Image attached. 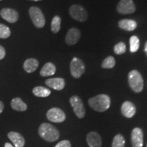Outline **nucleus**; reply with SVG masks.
<instances>
[{
	"instance_id": "f257e3e1",
	"label": "nucleus",
	"mask_w": 147,
	"mask_h": 147,
	"mask_svg": "<svg viewBox=\"0 0 147 147\" xmlns=\"http://www.w3.org/2000/svg\"><path fill=\"white\" fill-rule=\"evenodd\" d=\"M88 103L89 106L95 111L102 113L110 108L111 101L108 95L100 94L90 98Z\"/></svg>"
},
{
	"instance_id": "f03ea898",
	"label": "nucleus",
	"mask_w": 147,
	"mask_h": 147,
	"mask_svg": "<svg viewBox=\"0 0 147 147\" xmlns=\"http://www.w3.org/2000/svg\"><path fill=\"white\" fill-rule=\"evenodd\" d=\"M38 133L42 138L48 142H55L59 138V132L57 129L47 123L41 124L38 129Z\"/></svg>"
},
{
	"instance_id": "7ed1b4c3",
	"label": "nucleus",
	"mask_w": 147,
	"mask_h": 147,
	"mask_svg": "<svg viewBox=\"0 0 147 147\" xmlns=\"http://www.w3.org/2000/svg\"><path fill=\"white\" fill-rule=\"evenodd\" d=\"M128 82L129 87L136 93H140L144 87V81L142 75L138 71L134 69L128 74Z\"/></svg>"
},
{
	"instance_id": "20e7f679",
	"label": "nucleus",
	"mask_w": 147,
	"mask_h": 147,
	"mask_svg": "<svg viewBox=\"0 0 147 147\" xmlns=\"http://www.w3.org/2000/svg\"><path fill=\"white\" fill-rule=\"evenodd\" d=\"M29 16L34 25L38 28H42L45 25V17L42 10L36 6L31 7L29 10Z\"/></svg>"
},
{
	"instance_id": "39448f33",
	"label": "nucleus",
	"mask_w": 147,
	"mask_h": 147,
	"mask_svg": "<svg viewBox=\"0 0 147 147\" xmlns=\"http://www.w3.org/2000/svg\"><path fill=\"white\" fill-rule=\"evenodd\" d=\"M69 14L71 17L76 21L80 22H84L88 18V13L86 9L82 5L74 4L69 8Z\"/></svg>"
},
{
	"instance_id": "423d86ee",
	"label": "nucleus",
	"mask_w": 147,
	"mask_h": 147,
	"mask_svg": "<svg viewBox=\"0 0 147 147\" xmlns=\"http://www.w3.org/2000/svg\"><path fill=\"white\" fill-rule=\"evenodd\" d=\"M85 71V65L80 59L74 57L70 63V72L71 76L75 78H78Z\"/></svg>"
},
{
	"instance_id": "0eeeda50",
	"label": "nucleus",
	"mask_w": 147,
	"mask_h": 147,
	"mask_svg": "<svg viewBox=\"0 0 147 147\" xmlns=\"http://www.w3.org/2000/svg\"><path fill=\"white\" fill-rule=\"evenodd\" d=\"M69 103L77 117L79 119L83 118L85 116V108L81 99L78 96L74 95L69 99Z\"/></svg>"
},
{
	"instance_id": "6e6552de",
	"label": "nucleus",
	"mask_w": 147,
	"mask_h": 147,
	"mask_svg": "<svg viewBox=\"0 0 147 147\" xmlns=\"http://www.w3.org/2000/svg\"><path fill=\"white\" fill-rule=\"evenodd\" d=\"M117 10L119 14H129L134 13L136 8L133 0H120L117 6Z\"/></svg>"
},
{
	"instance_id": "1a4fd4ad",
	"label": "nucleus",
	"mask_w": 147,
	"mask_h": 147,
	"mask_svg": "<svg viewBox=\"0 0 147 147\" xmlns=\"http://www.w3.org/2000/svg\"><path fill=\"white\" fill-rule=\"evenodd\" d=\"M47 117L53 123H62L65 120V114L62 110L58 108H53L47 112Z\"/></svg>"
},
{
	"instance_id": "9d476101",
	"label": "nucleus",
	"mask_w": 147,
	"mask_h": 147,
	"mask_svg": "<svg viewBox=\"0 0 147 147\" xmlns=\"http://www.w3.org/2000/svg\"><path fill=\"white\" fill-rule=\"evenodd\" d=\"M81 36V33L80 30L75 27L69 29L65 36V43L67 45L72 46L76 45L80 40Z\"/></svg>"
},
{
	"instance_id": "9b49d317",
	"label": "nucleus",
	"mask_w": 147,
	"mask_h": 147,
	"mask_svg": "<svg viewBox=\"0 0 147 147\" xmlns=\"http://www.w3.org/2000/svg\"><path fill=\"white\" fill-rule=\"evenodd\" d=\"M0 15L3 19L10 23H16L18 19V14L16 10L11 8H3L0 11Z\"/></svg>"
},
{
	"instance_id": "f8f14e48",
	"label": "nucleus",
	"mask_w": 147,
	"mask_h": 147,
	"mask_svg": "<svg viewBox=\"0 0 147 147\" xmlns=\"http://www.w3.org/2000/svg\"><path fill=\"white\" fill-rule=\"evenodd\" d=\"M131 143L133 147L143 146V131L140 128L136 127L132 130Z\"/></svg>"
},
{
	"instance_id": "ddd939ff",
	"label": "nucleus",
	"mask_w": 147,
	"mask_h": 147,
	"mask_svg": "<svg viewBox=\"0 0 147 147\" xmlns=\"http://www.w3.org/2000/svg\"><path fill=\"white\" fill-rule=\"evenodd\" d=\"M136 112V108L133 103L129 101H126L121 106V113L126 118H132L135 115Z\"/></svg>"
},
{
	"instance_id": "4468645a",
	"label": "nucleus",
	"mask_w": 147,
	"mask_h": 147,
	"mask_svg": "<svg viewBox=\"0 0 147 147\" xmlns=\"http://www.w3.org/2000/svg\"><path fill=\"white\" fill-rule=\"evenodd\" d=\"M46 84L52 89L57 90V91H61L63 89L65 85V80L62 78H53L47 79L45 82Z\"/></svg>"
},
{
	"instance_id": "2eb2a0df",
	"label": "nucleus",
	"mask_w": 147,
	"mask_h": 147,
	"mask_svg": "<svg viewBox=\"0 0 147 147\" xmlns=\"http://www.w3.org/2000/svg\"><path fill=\"white\" fill-rule=\"evenodd\" d=\"M87 142L89 147L102 146V138L97 132L91 131L87 134Z\"/></svg>"
},
{
	"instance_id": "dca6fc26",
	"label": "nucleus",
	"mask_w": 147,
	"mask_h": 147,
	"mask_svg": "<svg viewBox=\"0 0 147 147\" xmlns=\"http://www.w3.org/2000/svg\"><path fill=\"white\" fill-rule=\"evenodd\" d=\"M138 24L136 21L132 19H122L119 22V27L123 30L131 32L136 29Z\"/></svg>"
},
{
	"instance_id": "f3484780",
	"label": "nucleus",
	"mask_w": 147,
	"mask_h": 147,
	"mask_svg": "<svg viewBox=\"0 0 147 147\" xmlns=\"http://www.w3.org/2000/svg\"><path fill=\"white\" fill-rule=\"evenodd\" d=\"M8 136L15 147H23L25 145V139L17 132L11 131L8 134Z\"/></svg>"
},
{
	"instance_id": "a211bd4d",
	"label": "nucleus",
	"mask_w": 147,
	"mask_h": 147,
	"mask_svg": "<svg viewBox=\"0 0 147 147\" xmlns=\"http://www.w3.org/2000/svg\"><path fill=\"white\" fill-rule=\"evenodd\" d=\"M38 66H39V62L34 58H29L23 63V68L27 73L34 72L38 69Z\"/></svg>"
},
{
	"instance_id": "6ab92c4d",
	"label": "nucleus",
	"mask_w": 147,
	"mask_h": 147,
	"mask_svg": "<svg viewBox=\"0 0 147 147\" xmlns=\"http://www.w3.org/2000/svg\"><path fill=\"white\" fill-rule=\"evenodd\" d=\"M56 72V67L51 62H48L42 67L40 70V75L42 76H50L54 75Z\"/></svg>"
},
{
	"instance_id": "aec40b11",
	"label": "nucleus",
	"mask_w": 147,
	"mask_h": 147,
	"mask_svg": "<svg viewBox=\"0 0 147 147\" xmlns=\"http://www.w3.org/2000/svg\"><path fill=\"white\" fill-rule=\"evenodd\" d=\"M11 106L14 110H17V111L23 112L27 109V104L19 97H16L12 100Z\"/></svg>"
},
{
	"instance_id": "412c9836",
	"label": "nucleus",
	"mask_w": 147,
	"mask_h": 147,
	"mask_svg": "<svg viewBox=\"0 0 147 147\" xmlns=\"http://www.w3.org/2000/svg\"><path fill=\"white\" fill-rule=\"evenodd\" d=\"M51 93V91L50 89H47V88L46 87H41V86L35 87L34 89H33V93H34L36 96L40 97H46L49 96Z\"/></svg>"
},
{
	"instance_id": "4be33fe9",
	"label": "nucleus",
	"mask_w": 147,
	"mask_h": 147,
	"mask_svg": "<svg viewBox=\"0 0 147 147\" xmlns=\"http://www.w3.org/2000/svg\"><path fill=\"white\" fill-rule=\"evenodd\" d=\"M61 23V19L59 16L57 15L53 17L51 22V30L54 34H57L60 31Z\"/></svg>"
},
{
	"instance_id": "5701e85b",
	"label": "nucleus",
	"mask_w": 147,
	"mask_h": 147,
	"mask_svg": "<svg viewBox=\"0 0 147 147\" xmlns=\"http://www.w3.org/2000/svg\"><path fill=\"white\" fill-rule=\"evenodd\" d=\"M130 52L136 53L138 51L140 47V40L136 36H132L129 39Z\"/></svg>"
},
{
	"instance_id": "b1692460",
	"label": "nucleus",
	"mask_w": 147,
	"mask_h": 147,
	"mask_svg": "<svg viewBox=\"0 0 147 147\" xmlns=\"http://www.w3.org/2000/svg\"><path fill=\"white\" fill-rule=\"evenodd\" d=\"M116 63L115 58L113 56L106 57L102 63V67L104 69H112L115 67Z\"/></svg>"
},
{
	"instance_id": "393cba45",
	"label": "nucleus",
	"mask_w": 147,
	"mask_h": 147,
	"mask_svg": "<svg viewBox=\"0 0 147 147\" xmlns=\"http://www.w3.org/2000/svg\"><path fill=\"white\" fill-rule=\"evenodd\" d=\"M125 140L121 134H117L114 138L112 147H125Z\"/></svg>"
},
{
	"instance_id": "a878e982",
	"label": "nucleus",
	"mask_w": 147,
	"mask_h": 147,
	"mask_svg": "<svg viewBox=\"0 0 147 147\" xmlns=\"http://www.w3.org/2000/svg\"><path fill=\"white\" fill-rule=\"evenodd\" d=\"M10 29L6 25L0 24V38L5 39L10 36Z\"/></svg>"
},
{
	"instance_id": "bb28decb",
	"label": "nucleus",
	"mask_w": 147,
	"mask_h": 147,
	"mask_svg": "<svg viewBox=\"0 0 147 147\" xmlns=\"http://www.w3.org/2000/svg\"><path fill=\"white\" fill-rule=\"evenodd\" d=\"M114 51L117 55L124 54L126 51V45L124 42H120L117 43L114 47Z\"/></svg>"
},
{
	"instance_id": "cd10ccee",
	"label": "nucleus",
	"mask_w": 147,
	"mask_h": 147,
	"mask_svg": "<svg viewBox=\"0 0 147 147\" xmlns=\"http://www.w3.org/2000/svg\"><path fill=\"white\" fill-rule=\"evenodd\" d=\"M55 147H71V143L68 140H62Z\"/></svg>"
},
{
	"instance_id": "c85d7f7f",
	"label": "nucleus",
	"mask_w": 147,
	"mask_h": 147,
	"mask_svg": "<svg viewBox=\"0 0 147 147\" xmlns=\"http://www.w3.org/2000/svg\"><path fill=\"white\" fill-rule=\"evenodd\" d=\"M5 56V51L2 46L0 45V60L3 59Z\"/></svg>"
},
{
	"instance_id": "c756f323",
	"label": "nucleus",
	"mask_w": 147,
	"mask_h": 147,
	"mask_svg": "<svg viewBox=\"0 0 147 147\" xmlns=\"http://www.w3.org/2000/svg\"><path fill=\"white\" fill-rule=\"evenodd\" d=\"M3 108H4V105H3V102L0 101V114L3 112Z\"/></svg>"
},
{
	"instance_id": "7c9ffc66",
	"label": "nucleus",
	"mask_w": 147,
	"mask_h": 147,
	"mask_svg": "<svg viewBox=\"0 0 147 147\" xmlns=\"http://www.w3.org/2000/svg\"><path fill=\"white\" fill-rule=\"evenodd\" d=\"M5 147H14L12 144H10V143H5Z\"/></svg>"
},
{
	"instance_id": "2f4dec72",
	"label": "nucleus",
	"mask_w": 147,
	"mask_h": 147,
	"mask_svg": "<svg viewBox=\"0 0 147 147\" xmlns=\"http://www.w3.org/2000/svg\"><path fill=\"white\" fill-rule=\"evenodd\" d=\"M144 51H145V53H146V55H147V42H146V44H145Z\"/></svg>"
},
{
	"instance_id": "473e14b6",
	"label": "nucleus",
	"mask_w": 147,
	"mask_h": 147,
	"mask_svg": "<svg viewBox=\"0 0 147 147\" xmlns=\"http://www.w3.org/2000/svg\"><path fill=\"white\" fill-rule=\"evenodd\" d=\"M32 1H41V0H32Z\"/></svg>"
},
{
	"instance_id": "72a5a7b5",
	"label": "nucleus",
	"mask_w": 147,
	"mask_h": 147,
	"mask_svg": "<svg viewBox=\"0 0 147 147\" xmlns=\"http://www.w3.org/2000/svg\"><path fill=\"white\" fill-rule=\"evenodd\" d=\"M0 1H1V0H0Z\"/></svg>"
},
{
	"instance_id": "f704fd0d",
	"label": "nucleus",
	"mask_w": 147,
	"mask_h": 147,
	"mask_svg": "<svg viewBox=\"0 0 147 147\" xmlns=\"http://www.w3.org/2000/svg\"><path fill=\"white\" fill-rule=\"evenodd\" d=\"M146 147H147V146H146Z\"/></svg>"
}]
</instances>
